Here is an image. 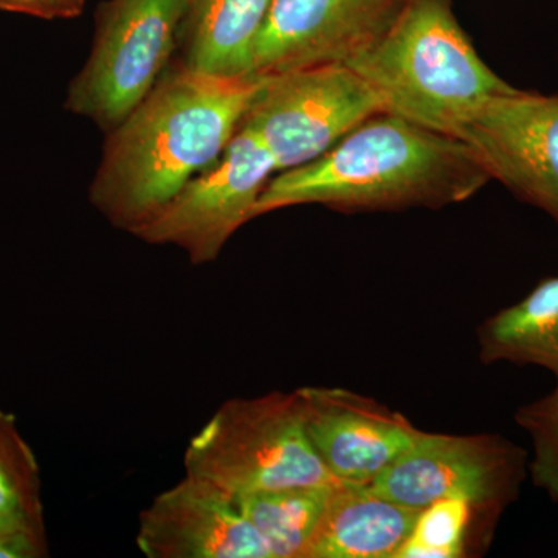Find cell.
I'll list each match as a JSON object with an SVG mask.
<instances>
[{"mask_svg":"<svg viewBox=\"0 0 558 558\" xmlns=\"http://www.w3.org/2000/svg\"><path fill=\"white\" fill-rule=\"evenodd\" d=\"M258 78H222L175 62L145 100L108 132L89 201L134 234L191 179L219 160Z\"/></svg>","mask_w":558,"mask_h":558,"instance_id":"cell-1","label":"cell"},{"mask_svg":"<svg viewBox=\"0 0 558 558\" xmlns=\"http://www.w3.org/2000/svg\"><path fill=\"white\" fill-rule=\"evenodd\" d=\"M421 510L381 497L371 484H336L303 558H395Z\"/></svg>","mask_w":558,"mask_h":558,"instance_id":"cell-13","label":"cell"},{"mask_svg":"<svg viewBox=\"0 0 558 558\" xmlns=\"http://www.w3.org/2000/svg\"><path fill=\"white\" fill-rule=\"evenodd\" d=\"M0 527L46 532L39 465L13 414L0 410Z\"/></svg>","mask_w":558,"mask_h":558,"instance_id":"cell-17","label":"cell"},{"mask_svg":"<svg viewBox=\"0 0 558 558\" xmlns=\"http://www.w3.org/2000/svg\"><path fill=\"white\" fill-rule=\"evenodd\" d=\"M526 468V451L498 436L439 435L421 429L371 487L409 508L464 499L475 510L498 515L519 495Z\"/></svg>","mask_w":558,"mask_h":558,"instance_id":"cell-7","label":"cell"},{"mask_svg":"<svg viewBox=\"0 0 558 558\" xmlns=\"http://www.w3.org/2000/svg\"><path fill=\"white\" fill-rule=\"evenodd\" d=\"M295 391L312 447L340 483H373L421 433L398 411L348 389Z\"/></svg>","mask_w":558,"mask_h":558,"instance_id":"cell-11","label":"cell"},{"mask_svg":"<svg viewBox=\"0 0 558 558\" xmlns=\"http://www.w3.org/2000/svg\"><path fill=\"white\" fill-rule=\"evenodd\" d=\"M190 0H105L89 58L70 81L65 109L116 130L170 68Z\"/></svg>","mask_w":558,"mask_h":558,"instance_id":"cell-5","label":"cell"},{"mask_svg":"<svg viewBox=\"0 0 558 558\" xmlns=\"http://www.w3.org/2000/svg\"><path fill=\"white\" fill-rule=\"evenodd\" d=\"M348 65L385 112L450 137L481 102L515 89L481 60L453 0H409L379 43Z\"/></svg>","mask_w":558,"mask_h":558,"instance_id":"cell-3","label":"cell"},{"mask_svg":"<svg viewBox=\"0 0 558 558\" xmlns=\"http://www.w3.org/2000/svg\"><path fill=\"white\" fill-rule=\"evenodd\" d=\"M409 0H271L253 76L344 64L379 43Z\"/></svg>","mask_w":558,"mask_h":558,"instance_id":"cell-10","label":"cell"},{"mask_svg":"<svg viewBox=\"0 0 558 558\" xmlns=\"http://www.w3.org/2000/svg\"><path fill=\"white\" fill-rule=\"evenodd\" d=\"M256 78L238 130L263 143L277 171L318 159L349 132L385 112L376 92L349 65H311Z\"/></svg>","mask_w":558,"mask_h":558,"instance_id":"cell-6","label":"cell"},{"mask_svg":"<svg viewBox=\"0 0 558 558\" xmlns=\"http://www.w3.org/2000/svg\"><path fill=\"white\" fill-rule=\"evenodd\" d=\"M271 0H190L178 36L179 64L222 78L253 76L256 39Z\"/></svg>","mask_w":558,"mask_h":558,"instance_id":"cell-14","label":"cell"},{"mask_svg":"<svg viewBox=\"0 0 558 558\" xmlns=\"http://www.w3.org/2000/svg\"><path fill=\"white\" fill-rule=\"evenodd\" d=\"M515 421L531 436L534 447V458L527 465L532 481L558 502V388L521 407Z\"/></svg>","mask_w":558,"mask_h":558,"instance_id":"cell-19","label":"cell"},{"mask_svg":"<svg viewBox=\"0 0 558 558\" xmlns=\"http://www.w3.org/2000/svg\"><path fill=\"white\" fill-rule=\"evenodd\" d=\"M43 20H75L83 13L86 0H35Z\"/></svg>","mask_w":558,"mask_h":558,"instance_id":"cell-21","label":"cell"},{"mask_svg":"<svg viewBox=\"0 0 558 558\" xmlns=\"http://www.w3.org/2000/svg\"><path fill=\"white\" fill-rule=\"evenodd\" d=\"M0 11L39 17V10L35 0H0Z\"/></svg>","mask_w":558,"mask_h":558,"instance_id":"cell-22","label":"cell"},{"mask_svg":"<svg viewBox=\"0 0 558 558\" xmlns=\"http://www.w3.org/2000/svg\"><path fill=\"white\" fill-rule=\"evenodd\" d=\"M472 510L464 499H444L422 509L395 558L461 557Z\"/></svg>","mask_w":558,"mask_h":558,"instance_id":"cell-18","label":"cell"},{"mask_svg":"<svg viewBox=\"0 0 558 558\" xmlns=\"http://www.w3.org/2000/svg\"><path fill=\"white\" fill-rule=\"evenodd\" d=\"M454 137L488 178L558 219V95L513 89L494 95Z\"/></svg>","mask_w":558,"mask_h":558,"instance_id":"cell-9","label":"cell"},{"mask_svg":"<svg viewBox=\"0 0 558 558\" xmlns=\"http://www.w3.org/2000/svg\"><path fill=\"white\" fill-rule=\"evenodd\" d=\"M478 339L486 365L539 366L553 373L558 388V277L543 279L526 299L484 322Z\"/></svg>","mask_w":558,"mask_h":558,"instance_id":"cell-15","label":"cell"},{"mask_svg":"<svg viewBox=\"0 0 558 558\" xmlns=\"http://www.w3.org/2000/svg\"><path fill=\"white\" fill-rule=\"evenodd\" d=\"M183 468L233 497L340 483L312 447L296 391L227 400L190 440Z\"/></svg>","mask_w":558,"mask_h":558,"instance_id":"cell-4","label":"cell"},{"mask_svg":"<svg viewBox=\"0 0 558 558\" xmlns=\"http://www.w3.org/2000/svg\"><path fill=\"white\" fill-rule=\"evenodd\" d=\"M333 486L279 488L234 499L266 543L270 558H303Z\"/></svg>","mask_w":558,"mask_h":558,"instance_id":"cell-16","label":"cell"},{"mask_svg":"<svg viewBox=\"0 0 558 558\" xmlns=\"http://www.w3.org/2000/svg\"><path fill=\"white\" fill-rule=\"evenodd\" d=\"M49 553L46 532L0 527V558H40Z\"/></svg>","mask_w":558,"mask_h":558,"instance_id":"cell-20","label":"cell"},{"mask_svg":"<svg viewBox=\"0 0 558 558\" xmlns=\"http://www.w3.org/2000/svg\"><path fill=\"white\" fill-rule=\"evenodd\" d=\"M135 542L148 558H270L233 495L189 475L140 513Z\"/></svg>","mask_w":558,"mask_h":558,"instance_id":"cell-12","label":"cell"},{"mask_svg":"<svg viewBox=\"0 0 558 558\" xmlns=\"http://www.w3.org/2000/svg\"><path fill=\"white\" fill-rule=\"evenodd\" d=\"M488 180L461 140L381 112L318 159L271 178L253 216L310 204L339 211L439 208L470 199Z\"/></svg>","mask_w":558,"mask_h":558,"instance_id":"cell-2","label":"cell"},{"mask_svg":"<svg viewBox=\"0 0 558 558\" xmlns=\"http://www.w3.org/2000/svg\"><path fill=\"white\" fill-rule=\"evenodd\" d=\"M274 172L263 143L238 130L222 157L191 179L134 236L150 245H174L196 266L213 263L230 238L255 219L256 202Z\"/></svg>","mask_w":558,"mask_h":558,"instance_id":"cell-8","label":"cell"}]
</instances>
